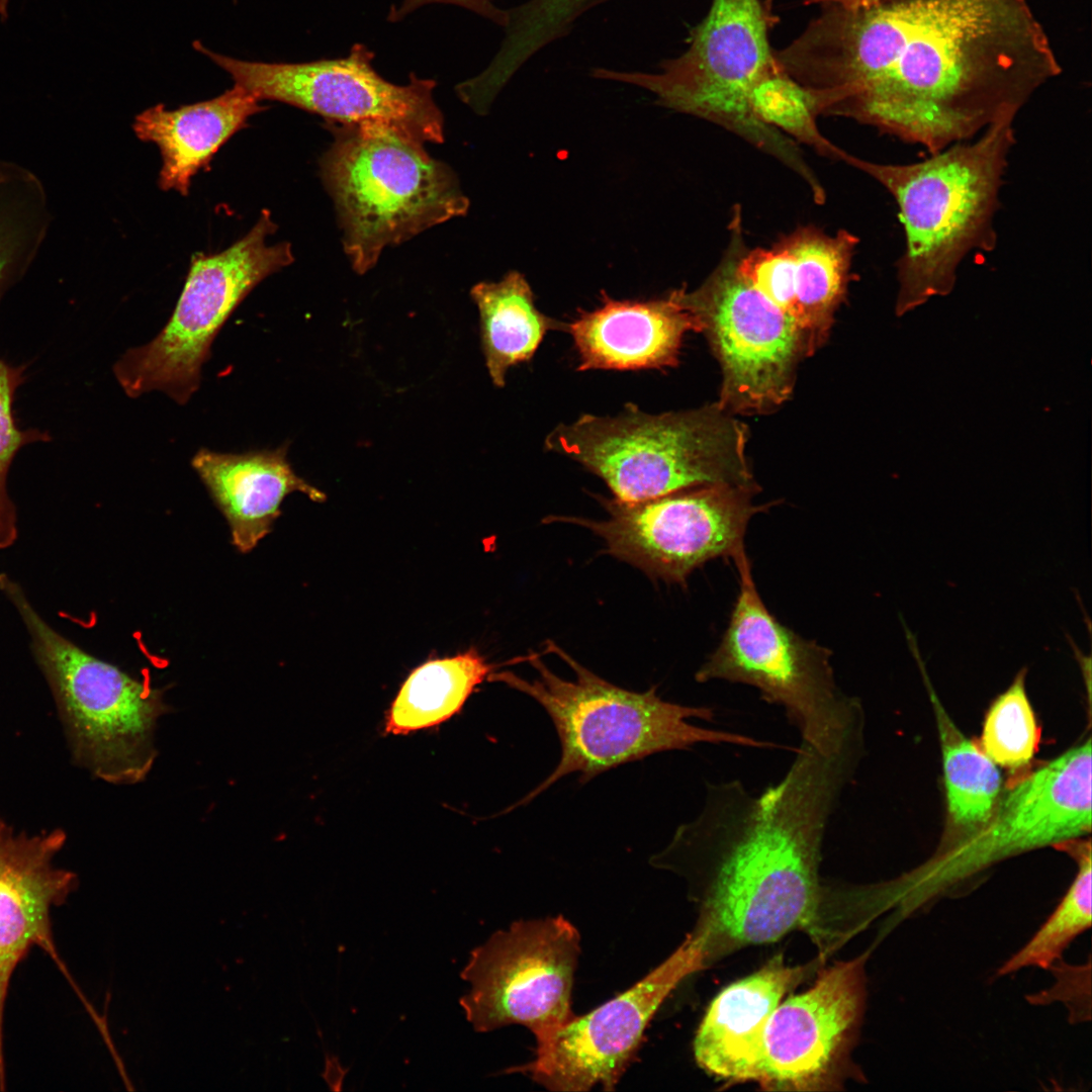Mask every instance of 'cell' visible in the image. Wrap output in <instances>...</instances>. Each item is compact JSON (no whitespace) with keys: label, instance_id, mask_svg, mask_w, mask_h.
Masks as SVG:
<instances>
[{"label":"cell","instance_id":"obj_1","mask_svg":"<svg viewBox=\"0 0 1092 1092\" xmlns=\"http://www.w3.org/2000/svg\"><path fill=\"white\" fill-rule=\"evenodd\" d=\"M824 114L936 154L1014 113L1061 66L1027 0H879L823 5L776 54Z\"/></svg>","mask_w":1092,"mask_h":1092},{"label":"cell","instance_id":"obj_2","mask_svg":"<svg viewBox=\"0 0 1092 1092\" xmlns=\"http://www.w3.org/2000/svg\"><path fill=\"white\" fill-rule=\"evenodd\" d=\"M858 749L826 755L801 742L786 775L760 795L736 780L709 785L701 813L654 857L702 885L694 933L707 961L720 948L774 942L813 921L822 843Z\"/></svg>","mask_w":1092,"mask_h":1092},{"label":"cell","instance_id":"obj_3","mask_svg":"<svg viewBox=\"0 0 1092 1092\" xmlns=\"http://www.w3.org/2000/svg\"><path fill=\"white\" fill-rule=\"evenodd\" d=\"M1015 116L1004 114L976 142L953 144L914 164H879L846 153L843 162L877 180L899 207L906 241L896 263L898 316L947 295L963 259L995 248L994 216Z\"/></svg>","mask_w":1092,"mask_h":1092},{"label":"cell","instance_id":"obj_4","mask_svg":"<svg viewBox=\"0 0 1092 1092\" xmlns=\"http://www.w3.org/2000/svg\"><path fill=\"white\" fill-rule=\"evenodd\" d=\"M761 0H713L689 49L656 73L597 69L594 75L643 88L670 109L734 132L793 171L811 191L820 182L792 140L763 122L796 86L769 44Z\"/></svg>","mask_w":1092,"mask_h":1092},{"label":"cell","instance_id":"obj_5","mask_svg":"<svg viewBox=\"0 0 1092 1092\" xmlns=\"http://www.w3.org/2000/svg\"><path fill=\"white\" fill-rule=\"evenodd\" d=\"M547 649L572 669L575 678L555 674L537 653L526 660L537 670L533 680L514 672H492L499 681L535 700L550 717L561 746L552 772L512 808L528 804L562 778L578 774L585 784L598 775L649 755L690 749L700 743H728L750 747L776 746L749 736L707 729L690 719L710 721L714 712L661 699L655 687L638 693L597 675L552 641Z\"/></svg>","mask_w":1092,"mask_h":1092},{"label":"cell","instance_id":"obj_6","mask_svg":"<svg viewBox=\"0 0 1092 1092\" xmlns=\"http://www.w3.org/2000/svg\"><path fill=\"white\" fill-rule=\"evenodd\" d=\"M327 126L334 139L321 175L358 274L372 269L386 247L466 214L469 200L457 177L423 141L383 122Z\"/></svg>","mask_w":1092,"mask_h":1092},{"label":"cell","instance_id":"obj_7","mask_svg":"<svg viewBox=\"0 0 1092 1092\" xmlns=\"http://www.w3.org/2000/svg\"><path fill=\"white\" fill-rule=\"evenodd\" d=\"M746 441L744 424L718 403L659 415L628 403L615 417L558 425L545 447L602 478L615 499L635 503L705 485H756Z\"/></svg>","mask_w":1092,"mask_h":1092},{"label":"cell","instance_id":"obj_8","mask_svg":"<svg viewBox=\"0 0 1092 1092\" xmlns=\"http://www.w3.org/2000/svg\"><path fill=\"white\" fill-rule=\"evenodd\" d=\"M0 588L18 611L43 672L73 757L95 777L134 784L151 769L157 719L168 709L163 694L85 652L54 630L18 583L0 574Z\"/></svg>","mask_w":1092,"mask_h":1092},{"label":"cell","instance_id":"obj_9","mask_svg":"<svg viewBox=\"0 0 1092 1092\" xmlns=\"http://www.w3.org/2000/svg\"><path fill=\"white\" fill-rule=\"evenodd\" d=\"M740 589L718 647L696 680L752 686L768 704L782 707L802 742L832 755L862 737L856 698L836 686L831 651L783 625L765 607L746 553L734 559Z\"/></svg>","mask_w":1092,"mask_h":1092},{"label":"cell","instance_id":"obj_10","mask_svg":"<svg viewBox=\"0 0 1092 1092\" xmlns=\"http://www.w3.org/2000/svg\"><path fill=\"white\" fill-rule=\"evenodd\" d=\"M277 224L264 209L241 240L217 254H196L175 309L148 344L128 349L114 375L129 397L152 390L185 404L198 389L212 342L237 306L269 275L294 261L288 242L267 245Z\"/></svg>","mask_w":1092,"mask_h":1092},{"label":"cell","instance_id":"obj_11","mask_svg":"<svg viewBox=\"0 0 1092 1092\" xmlns=\"http://www.w3.org/2000/svg\"><path fill=\"white\" fill-rule=\"evenodd\" d=\"M741 218L735 206L728 245L707 279L695 290L674 293L698 318L720 362L717 403L731 414H762L788 399L796 366L810 354L796 324L739 272L747 247Z\"/></svg>","mask_w":1092,"mask_h":1092},{"label":"cell","instance_id":"obj_12","mask_svg":"<svg viewBox=\"0 0 1092 1092\" xmlns=\"http://www.w3.org/2000/svg\"><path fill=\"white\" fill-rule=\"evenodd\" d=\"M1091 737L1044 763L999 798L991 818L963 841L896 881L889 898L906 913L1006 857L1059 846L1091 831Z\"/></svg>","mask_w":1092,"mask_h":1092},{"label":"cell","instance_id":"obj_13","mask_svg":"<svg viewBox=\"0 0 1092 1092\" xmlns=\"http://www.w3.org/2000/svg\"><path fill=\"white\" fill-rule=\"evenodd\" d=\"M580 935L563 916L519 920L475 947L461 972L470 989L460 1005L474 1030L520 1024L548 1040L571 1009Z\"/></svg>","mask_w":1092,"mask_h":1092},{"label":"cell","instance_id":"obj_14","mask_svg":"<svg viewBox=\"0 0 1092 1092\" xmlns=\"http://www.w3.org/2000/svg\"><path fill=\"white\" fill-rule=\"evenodd\" d=\"M757 491V485H705L635 503L603 499L609 514L603 521L556 519L589 529L608 553L647 575L686 585L706 562L745 552L750 519L769 508L752 503Z\"/></svg>","mask_w":1092,"mask_h":1092},{"label":"cell","instance_id":"obj_15","mask_svg":"<svg viewBox=\"0 0 1092 1092\" xmlns=\"http://www.w3.org/2000/svg\"><path fill=\"white\" fill-rule=\"evenodd\" d=\"M193 48L261 100L283 102L336 123L383 122L426 143H443L444 117L432 79L410 75L405 85L382 78L373 53L356 43L348 56L302 63L235 59L195 40Z\"/></svg>","mask_w":1092,"mask_h":1092},{"label":"cell","instance_id":"obj_16","mask_svg":"<svg viewBox=\"0 0 1092 1092\" xmlns=\"http://www.w3.org/2000/svg\"><path fill=\"white\" fill-rule=\"evenodd\" d=\"M707 963L693 932L664 962L625 992L582 1016H574L535 1059L515 1071L551 1091L613 1090L639 1048L644 1031L669 993Z\"/></svg>","mask_w":1092,"mask_h":1092},{"label":"cell","instance_id":"obj_17","mask_svg":"<svg viewBox=\"0 0 1092 1092\" xmlns=\"http://www.w3.org/2000/svg\"><path fill=\"white\" fill-rule=\"evenodd\" d=\"M864 958L826 968L808 990L778 1005L764 1034L759 1084L778 1090L825 1089L849 1068L866 1008Z\"/></svg>","mask_w":1092,"mask_h":1092},{"label":"cell","instance_id":"obj_18","mask_svg":"<svg viewBox=\"0 0 1092 1092\" xmlns=\"http://www.w3.org/2000/svg\"><path fill=\"white\" fill-rule=\"evenodd\" d=\"M66 834L54 829L15 833L0 817V1090L5 1089L4 1014L12 976L37 946L74 984L53 935L52 910L77 886L74 873L54 866Z\"/></svg>","mask_w":1092,"mask_h":1092},{"label":"cell","instance_id":"obj_19","mask_svg":"<svg viewBox=\"0 0 1092 1092\" xmlns=\"http://www.w3.org/2000/svg\"><path fill=\"white\" fill-rule=\"evenodd\" d=\"M857 244L844 230L832 236L801 226L768 249H747L739 271L796 324L811 355L826 340L844 298Z\"/></svg>","mask_w":1092,"mask_h":1092},{"label":"cell","instance_id":"obj_20","mask_svg":"<svg viewBox=\"0 0 1092 1092\" xmlns=\"http://www.w3.org/2000/svg\"><path fill=\"white\" fill-rule=\"evenodd\" d=\"M807 971L776 957L725 987L709 1005L696 1032L694 1055L699 1067L730 1083H760L768 1020Z\"/></svg>","mask_w":1092,"mask_h":1092},{"label":"cell","instance_id":"obj_21","mask_svg":"<svg viewBox=\"0 0 1092 1092\" xmlns=\"http://www.w3.org/2000/svg\"><path fill=\"white\" fill-rule=\"evenodd\" d=\"M698 318L677 300H616L604 293L603 304L580 310L567 323L579 356L578 370L662 369L678 363L685 335L701 332Z\"/></svg>","mask_w":1092,"mask_h":1092},{"label":"cell","instance_id":"obj_22","mask_svg":"<svg viewBox=\"0 0 1092 1092\" xmlns=\"http://www.w3.org/2000/svg\"><path fill=\"white\" fill-rule=\"evenodd\" d=\"M287 445L275 450L221 453L201 448L191 464L225 517L236 548L247 553L270 533L284 497L300 491L313 502L326 495L293 471Z\"/></svg>","mask_w":1092,"mask_h":1092},{"label":"cell","instance_id":"obj_23","mask_svg":"<svg viewBox=\"0 0 1092 1092\" xmlns=\"http://www.w3.org/2000/svg\"><path fill=\"white\" fill-rule=\"evenodd\" d=\"M264 109L257 97L234 84L219 96L174 110L164 104L150 107L135 116L132 128L140 140L160 150L159 186L187 195L192 177L251 116Z\"/></svg>","mask_w":1092,"mask_h":1092},{"label":"cell","instance_id":"obj_24","mask_svg":"<svg viewBox=\"0 0 1092 1092\" xmlns=\"http://www.w3.org/2000/svg\"><path fill=\"white\" fill-rule=\"evenodd\" d=\"M480 316L481 345L493 384L503 387L508 370L529 361L548 331L566 332L561 323L535 305L526 278L509 272L497 282H480L470 291Z\"/></svg>","mask_w":1092,"mask_h":1092},{"label":"cell","instance_id":"obj_25","mask_svg":"<svg viewBox=\"0 0 1092 1092\" xmlns=\"http://www.w3.org/2000/svg\"><path fill=\"white\" fill-rule=\"evenodd\" d=\"M493 669L475 648L423 663L406 677L391 703L385 733L406 735L449 720Z\"/></svg>","mask_w":1092,"mask_h":1092},{"label":"cell","instance_id":"obj_26","mask_svg":"<svg viewBox=\"0 0 1092 1092\" xmlns=\"http://www.w3.org/2000/svg\"><path fill=\"white\" fill-rule=\"evenodd\" d=\"M931 701L942 754L947 814L957 828L974 831L992 816L1000 798L1002 779L996 763L967 738L940 703L924 668L916 640L908 635Z\"/></svg>","mask_w":1092,"mask_h":1092},{"label":"cell","instance_id":"obj_27","mask_svg":"<svg viewBox=\"0 0 1092 1092\" xmlns=\"http://www.w3.org/2000/svg\"><path fill=\"white\" fill-rule=\"evenodd\" d=\"M49 221L46 192L37 177L0 161V299L26 272Z\"/></svg>","mask_w":1092,"mask_h":1092},{"label":"cell","instance_id":"obj_28","mask_svg":"<svg viewBox=\"0 0 1092 1092\" xmlns=\"http://www.w3.org/2000/svg\"><path fill=\"white\" fill-rule=\"evenodd\" d=\"M1074 841L1064 843L1078 864L1073 883L1036 933L998 970L999 976L1026 967L1050 969L1068 945L1091 927V843Z\"/></svg>","mask_w":1092,"mask_h":1092},{"label":"cell","instance_id":"obj_29","mask_svg":"<svg viewBox=\"0 0 1092 1092\" xmlns=\"http://www.w3.org/2000/svg\"><path fill=\"white\" fill-rule=\"evenodd\" d=\"M1023 667L1011 685L991 704L981 736L982 750L998 765L1016 770L1027 765L1037 751L1040 729L1029 702Z\"/></svg>","mask_w":1092,"mask_h":1092},{"label":"cell","instance_id":"obj_30","mask_svg":"<svg viewBox=\"0 0 1092 1092\" xmlns=\"http://www.w3.org/2000/svg\"><path fill=\"white\" fill-rule=\"evenodd\" d=\"M22 381L23 366L14 367L0 359V549L10 546L17 536L16 512L6 488L12 459L24 445L49 439L35 429L20 430L15 423L12 403Z\"/></svg>","mask_w":1092,"mask_h":1092},{"label":"cell","instance_id":"obj_31","mask_svg":"<svg viewBox=\"0 0 1092 1092\" xmlns=\"http://www.w3.org/2000/svg\"><path fill=\"white\" fill-rule=\"evenodd\" d=\"M435 3L457 5L505 26L509 21V12L496 7L492 0H401L399 5L391 6L387 19L390 22L400 21L417 9Z\"/></svg>","mask_w":1092,"mask_h":1092},{"label":"cell","instance_id":"obj_32","mask_svg":"<svg viewBox=\"0 0 1092 1092\" xmlns=\"http://www.w3.org/2000/svg\"><path fill=\"white\" fill-rule=\"evenodd\" d=\"M879 0H806L807 4L835 5L848 10L866 8Z\"/></svg>","mask_w":1092,"mask_h":1092},{"label":"cell","instance_id":"obj_33","mask_svg":"<svg viewBox=\"0 0 1092 1092\" xmlns=\"http://www.w3.org/2000/svg\"><path fill=\"white\" fill-rule=\"evenodd\" d=\"M10 0H0V17L2 20L8 16V5Z\"/></svg>","mask_w":1092,"mask_h":1092}]
</instances>
